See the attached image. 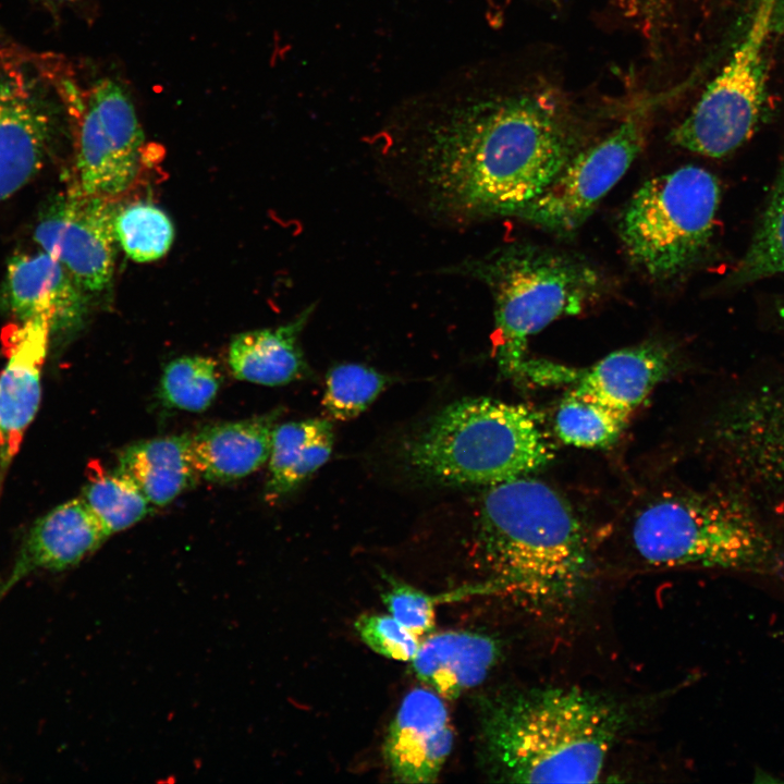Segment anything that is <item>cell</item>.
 Listing matches in <instances>:
<instances>
[{
	"label": "cell",
	"mask_w": 784,
	"mask_h": 784,
	"mask_svg": "<svg viewBox=\"0 0 784 784\" xmlns=\"http://www.w3.org/2000/svg\"><path fill=\"white\" fill-rule=\"evenodd\" d=\"M578 150L559 102L526 91L460 103L421 130L407 158L427 207L462 220L515 217Z\"/></svg>",
	"instance_id": "obj_1"
},
{
	"label": "cell",
	"mask_w": 784,
	"mask_h": 784,
	"mask_svg": "<svg viewBox=\"0 0 784 784\" xmlns=\"http://www.w3.org/2000/svg\"><path fill=\"white\" fill-rule=\"evenodd\" d=\"M477 542L489 587L530 613H563L590 586L586 532L567 501L542 481L522 476L489 486Z\"/></svg>",
	"instance_id": "obj_2"
},
{
	"label": "cell",
	"mask_w": 784,
	"mask_h": 784,
	"mask_svg": "<svg viewBox=\"0 0 784 784\" xmlns=\"http://www.w3.org/2000/svg\"><path fill=\"white\" fill-rule=\"evenodd\" d=\"M627 722L614 700L577 687L507 691L480 706L490 777L509 783H595Z\"/></svg>",
	"instance_id": "obj_3"
},
{
	"label": "cell",
	"mask_w": 784,
	"mask_h": 784,
	"mask_svg": "<svg viewBox=\"0 0 784 784\" xmlns=\"http://www.w3.org/2000/svg\"><path fill=\"white\" fill-rule=\"evenodd\" d=\"M482 281L494 304L495 357L513 378L528 375V339L552 321L581 313L601 298L605 281L585 259L515 243L454 268Z\"/></svg>",
	"instance_id": "obj_4"
},
{
	"label": "cell",
	"mask_w": 784,
	"mask_h": 784,
	"mask_svg": "<svg viewBox=\"0 0 784 784\" xmlns=\"http://www.w3.org/2000/svg\"><path fill=\"white\" fill-rule=\"evenodd\" d=\"M552 456L531 411L488 397L450 404L405 446L416 473L450 486L489 487L527 476Z\"/></svg>",
	"instance_id": "obj_5"
},
{
	"label": "cell",
	"mask_w": 784,
	"mask_h": 784,
	"mask_svg": "<svg viewBox=\"0 0 784 784\" xmlns=\"http://www.w3.org/2000/svg\"><path fill=\"white\" fill-rule=\"evenodd\" d=\"M632 540L661 567L695 566L775 575L784 553L746 495L694 492L662 497L637 515Z\"/></svg>",
	"instance_id": "obj_6"
},
{
	"label": "cell",
	"mask_w": 784,
	"mask_h": 784,
	"mask_svg": "<svg viewBox=\"0 0 784 784\" xmlns=\"http://www.w3.org/2000/svg\"><path fill=\"white\" fill-rule=\"evenodd\" d=\"M720 196L716 177L697 166L646 181L618 221L620 238L629 260L654 279L683 272L710 241Z\"/></svg>",
	"instance_id": "obj_7"
},
{
	"label": "cell",
	"mask_w": 784,
	"mask_h": 784,
	"mask_svg": "<svg viewBox=\"0 0 784 784\" xmlns=\"http://www.w3.org/2000/svg\"><path fill=\"white\" fill-rule=\"evenodd\" d=\"M56 77L73 145L74 181L70 188L120 198L139 176L145 147L127 89L111 77L83 87L61 63Z\"/></svg>",
	"instance_id": "obj_8"
},
{
	"label": "cell",
	"mask_w": 784,
	"mask_h": 784,
	"mask_svg": "<svg viewBox=\"0 0 784 784\" xmlns=\"http://www.w3.org/2000/svg\"><path fill=\"white\" fill-rule=\"evenodd\" d=\"M775 0H759L751 22L730 60L707 86L671 142L711 158L724 157L755 132L767 99L764 50Z\"/></svg>",
	"instance_id": "obj_9"
},
{
	"label": "cell",
	"mask_w": 784,
	"mask_h": 784,
	"mask_svg": "<svg viewBox=\"0 0 784 784\" xmlns=\"http://www.w3.org/2000/svg\"><path fill=\"white\" fill-rule=\"evenodd\" d=\"M64 110L49 58L7 46L0 58V200L39 171Z\"/></svg>",
	"instance_id": "obj_10"
},
{
	"label": "cell",
	"mask_w": 784,
	"mask_h": 784,
	"mask_svg": "<svg viewBox=\"0 0 784 784\" xmlns=\"http://www.w3.org/2000/svg\"><path fill=\"white\" fill-rule=\"evenodd\" d=\"M644 125L633 114L598 144L579 149L515 217L558 235L575 232L641 151Z\"/></svg>",
	"instance_id": "obj_11"
},
{
	"label": "cell",
	"mask_w": 784,
	"mask_h": 784,
	"mask_svg": "<svg viewBox=\"0 0 784 784\" xmlns=\"http://www.w3.org/2000/svg\"><path fill=\"white\" fill-rule=\"evenodd\" d=\"M718 437L750 495L784 518V388L740 393L723 411Z\"/></svg>",
	"instance_id": "obj_12"
},
{
	"label": "cell",
	"mask_w": 784,
	"mask_h": 784,
	"mask_svg": "<svg viewBox=\"0 0 784 784\" xmlns=\"http://www.w3.org/2000/svg\"><path fill=\"white\" fill-rule=\"evenodd\" d=\"M115 200L69 188L41 213L34 237L86 292H101L114 272Z\"/></svg>",
	"instance_id": "obj_13"
},
{
	"label": "cell",
	"mask_w": 784,
	"mask_h": 784,
	"mask_svg": "<svg viewBox=\"0 0 784 784\" xmlns=\"http://www.w3.org/2000/svg\"><path fill=\"white\" fill-rule=\"evenodd\" d=\"M51 332L42 320L17 321L2 332L5 363L0 371V478L37 414Z\"/></svg>",
	"instance_id": "obj_14"
},
{
	"label": "cell",
	"mask_w": 784,
	"mask_h": 784,
	"mask_svg": "<svg viewBox=\"0 0 784 784\" xmlns=\"http://www.w3.org/2000/svg\"><path fill=\"white\" fill-rule=\"evenodd\" d=\"M454 743L448 708L430 688L403 698L384 738L383 757L394 781L433 783Z\"/></svg>",
	"instance_id": "obj_15"
},
{
	"label": "cell",
	"mask_w": 784,
	"mask_h": 784,
	"mask_svg": "<svg viewBox=\"0 0 784 784\" xmlns=\"http://www.w3.org/2000/svg\"><path fill=\"white\" fill-rule=\"evenodd\" d=\"M110 537L83 498L69 500L39 517L26 534L11 569L0 584V599L38 572L78 565Z\"/></svg>",
	"instance_id": "obj_16"
},
{
	"label": "cell",
	"mask_w": 784,
	"mask_h": 784,
	"mask_svg": "<svg viewBox=\"0 0 784 784\" xmlns=\"http://www.w3.org/2000/svg\"><path fill=\"white\" fill-rule=\"evenodd\" d=\"M86 292L56 258L41 250L10 259L3 299L17 321L42 320L52 331L76 326L85 314Z\"/></svg>",
	"instance_id": "obj_17"
},
{
	"label": "cell",
	"mask_w": 784,
	"mask_h": 784,
	"mask_svg": "<svg viewBox=\"0 0 784 784\" xmlns=\"http://www.w3.org/2000/svg\"><path fill=\"white\" fill-rule=\"evenodd\" d=\"M495 638L471 630H446L420 641L411 661L414 675L443 699L480 685L497 664Z\"/></svg>",
	"instance_id": "obj_18"
},
{
	"label": "cell",
	"mask_w": 784,
	"mask_h": 784,
	"mask_svg": "<svg viewBox=\"0 0 784 784\" xmlns=\"http://www.w3.org/2000/svg\"><path fill=\"white\" fill-rule=\"evenodd\" d=\"M671 364V354L661 344L626 347L585 370L573 391L629 417L669 373Z\"/></svg>",
	"instance_id": "obj_19"
},
{
	"label": "cell",
	"mask_w": 784,
	"mask_h": 784,
	"mask_svg": "<svg viewBox=\"0 0 784 784\" xmlns=\"http://www.w3.org/2000/svg\"><path fill=\"white\" fill-rule=\"evenodd\" d=\"M278 413L207 426L191 436L200 477L213 482L244 478L269 460Z\"/></svg>",
	"instance_id": "obj_20"
},
{
	"label": "cell",
	"mask_w": 784,
	"mask_h": 784,
	"mask_svg": "<svg viewBox=\"0 0 784 784\" xmlns=\"http://www.w3.org/2000/svg\"><path fill=\"white\" fill-rule=\"evenodd\" d=\"M311 311L313 306L285 324L236 334L228 348L232 375L238 380L268 387L305 378L309 369L299 335Z\"/></svg>",
	"instance_id": "obj_21"
},
{
	"label": "cell",
	"mask_w": 784,
	"mask_h": 784,
	"mask_svg": "<svg viewBox=\"0 0 784 784\" xmlns=\"http://www.w3.org/2000/svg\"><path fill=\"white\" fill-rule=\"evenodd\" d=\"M118 468L136 482L151 505L158 506L171 503L200 476L187 434L132 443L119 453Z\"/></svg>",
	"instance_id": "obj_22"
},
{
	"label": "cell",
	"mask_w": 784,
	"mask_h": 784,
	"mask_svg": "<svg viewBox=\"0 0 784 784\" xmlns=\"http://www.w3.org/2000/svg\"><path fill=\"white\" fill-rule=\"evenodd\" d=\"M333 442V428L327 419L275 425L268 460L269 495L282 497L295 490L329 460Z\"/></svg>",
	"instance_id": "obj_23"
},
{
	"label": "cell",
	"mask_w": 784,
	"mask_h": 784,
	"mask_svg": "<svg viewBox=\"0 0 784 784\" xmlns=\"http://www.w3.org/2000/svg\"><path fill=\"white\" fill-rule=\"evenodd\" d=\"M83 500L109 536L134 526L151 510L136 482L118 467L96 473L84 489Z\"/></svg>",
	"instance_id": "obj_24"
},
{
	"label": "cell",
	"mask_w": 784,
	"mask_h": 784,
	"mask_svg": "<svg viewBox=\"0 0 784 784\" xmlns=\"http://www.w3.org/2000/svg\"><path fill=\"white\" fill-rule=\"evenodd\" d=\"M627 418L596 400L571 391L558 408L555 429L566 444L607 448L618 439Z\"/></svg>",
	"instance_id": "obj_25"
},
{
	"label": "cell",
	"mask_w": 784,
	"mask_h": 784,
	"mask_svg": "<svg viewBox=\"0 0 784 784\" xmlns=\"http://www.w3.org/2000/svg\"><path fill=\"white\" fill-rule=\"evenodd\" d=\"M784 274V164L734 279L739 282Z\"/></svg>",
	"instance_id": "obj_26"
},
{
	"label": "cell",
	"mask_w": 784,
	"mask_h": 784,
	"mask_svg": "<svg viewBox=\"0 0 784 784\" xmlns=\"http://www.w3.org/2000/svg\"><path fill=\"white\" fill-rule=\"evenodd\" d=\"M114 232L122 250L136 262L160 259L169 252L174 240V226L169 216L159 207L145 201L118 209Z\"/></svg>",
	"instance_id": "obj_27"
},
{
	"label": "cell",
	"mask_w": 784,
	"mask_h": 784,
	"mask_svg": "<svg viewBox=\"0 0 784 784\" xmlns=\"http://www.w3.org/2000/svg\"><path fill=\"white\" fill-rule=\"evenodd\" d=\"M220 385L221 376L215 359L201 355L181 356L164 367L159 394L170 407L200 413L213 403Z\"/></svg>",
	"instance_id": "obj_28"
},
{
	"label": "cell",
	"mask_w": 784,
	"mask_h": 784,
	"mask_svg": "<svg viewBox=\"0 0 784 784\" xmlns=\"http://www.w3.org/2000/svg\"><path fill=\"white\" fill-rule=\"evenodd\" d=\"M390 381L385 375L365 365H338L327 373L322 405L334 419H353L370 406Z\"/></svg>",
	"instance_id": "obj_29"
},
{
	"label": "cell",
	"mask_w": 784,
	"mask_h": 784,
	"mask_svg": "<svg viewBox=\"0 0 784 784\" xmlns=\"http://www.w3.org/2000/svg\"><path fill=\"white\" fill-rule=\"evenodd\" d=\"M354 627L372 651L385 658L411 662L420 641L390 614L365 613L359 615Z\"/></svg>",
	"instance_id": "obj_30"
},
{
	"label": "cell",
	"mask_w": 784,
	"mask_h": 784,
	"mask_svg": "<svg viewBox=\"0 0 784 784\" xmlns=\"http://www.w3.org/2000/svg\"><path fill=\"white\" fill-rule=\"evenodd\" d=\"M389 581V588L381 596L389 614L417 637L431 632L436 598L400 580L390 578Z\"/></svg>",
	"instance_id": "obj_31"
},
{
	"label": "cell",
	"mask_w": 784,
	"mask_h": 784,
	"mask_svg": "<svg viewBox=\"0 0 784 784\" xmlns=\"http://www.w3.org/2000/svg\"><path fill=\"white\" fill-rule=\"evenodd\" d=\"M622 9L648 29L661 22L671 7V0H620Z\"/></svg>",
	"instance_id": "obj_32"
},
{
	"label": "cell",
	"mask_w": 784,
	"mask_h": 784,
	"mask_svg": "<svg viewBox=\"0 0 784 784\" xmlns=\"http://www.w3.org/2000/svg\"><path fill=\"white\" fill-rule=\"evenodd\" d=\"M44 3L52 7H62L77 2L78 0H41Z\"/></svg>",
	"instance_id": "obj_33"
},
{
	"label": "cell",
	"mask_w": 784,
	"mask_h": 784,
	"mask_svg": "<svg viewBox=\"0 0 784 784\" xmlns=\"http://www.w3.org/2000/svg\"><path fill=\"white\" fill-rule=\"evenodd\" d=\"M780 315L782 317V320L784 321V306L780 310Z\"/></svg>",
	"instance_id": "obj_34"
}]
</instances>
